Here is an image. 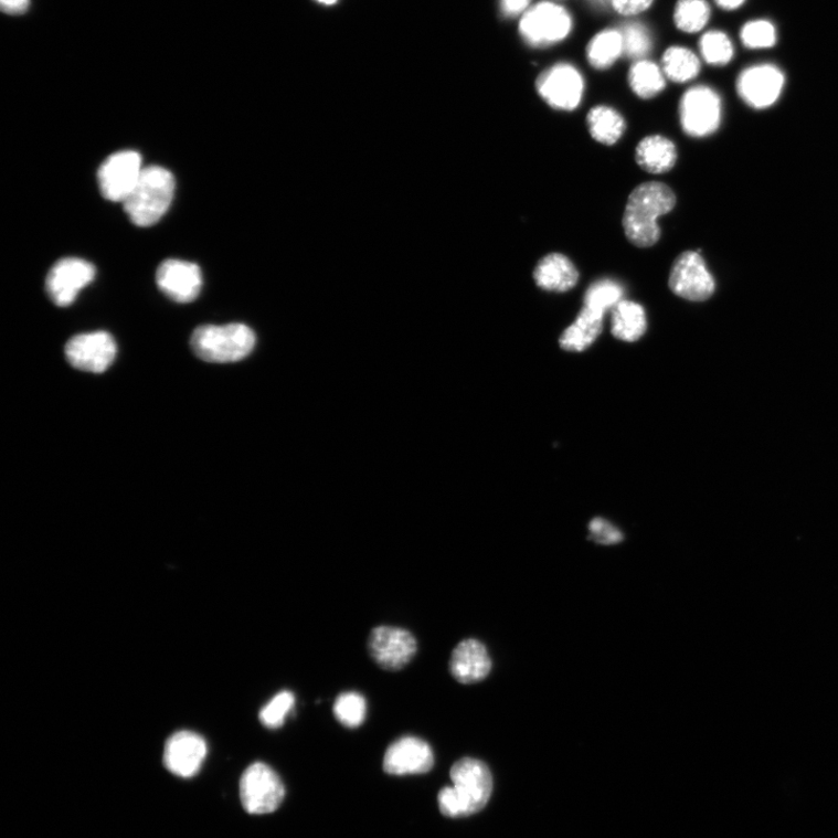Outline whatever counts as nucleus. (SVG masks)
Listing matches in <instances>:
<instances>
[{
    "instance_id": "15",
    "label": "nucleus",
    "mask_w": 838,
    "mask_h": 838,
    "mask_svg": "<svg viewBox=\"0 0 838 838\" xmlns=\"http://www.w3.org/2000/svg\"><path fill=\"white\" fill-rule=\"evenodd\" d=\"M206 754L205 740L197 733L182 730V732L168 739L163 752V763L173 775L191 778L198 775Z\"/></svg>"
},
{
    "instance_id": "24",
    "label": "nucleus",
    "mask_w": 838,
    "mask_h": 838,
    "mask_svg": "<svg viewBox=\"0 0 838 838\" xmlns=\"http://www.w3.org/2000/svg\"><path fill=\"white\" fill-rule=\"evenodd\" d=\"M629 84L638 97L650 99L665 89V74L656 63L638 60L629 72Z\"/></svg>"
},
{
    "instance_id": "10",
    "label": "nucleus",
    "mask_w": 838,
    "mask_h": 838,
    "mask_svg": "<svg viewBox=\"0 0 838 838\" xmlns=\"http://www.w3.org/2000/svg\"><path fill=\"white\" fill-rule=\"evenodd\" d=\"M537 92L555 110L573 112L584 95V78L567 63H559L541 74Z\"/></svg>"
},
{
    "instance_id": "23",
    "label": "nucleus",
    "mask_w": 838,
    "mask_h": 838,
    "mask_svg": "<svg viewBox=\"0 0 838 838\" xmlns=\"http://www.w3.org/2000/svg\"><path fill=\"white\" fill-rule=\"evenodd\" d=\"M590 134L597 142L612 146L626 131V120L609 106L593 107L587 116Z\"/></svg>"
},
{
    "instance_id": "27",
    "label": "nucleus",
    "mask_w": 838,
    "mask_h": 838,
    "mask_svg": "<svg viewBox=\"0 0 838 838\" xmlns=\"http://www.w3.org/2000/svg\"><path fill=\"white\" fill-rule=\"evenodd\" d=\"M711 18V8L706 0H678L675 21L679 30L687 33L701 31Z\"/></svg>"
},
{
    "instance_id": "34",
    "label": "nucleus",
    "mask_w": 838,
    "mask_h": 838,
    "mask_svg": "<svg viewBox=\"0 0 838 838\" xmlns=\"http://www.w3.org/2000/svg\"><path fill=\"white\" fill-rule=\"evenodd\" d=\"M590 539L597 544L614 545L623 541L622 532L604 519H594L590 523Z\"/></svg>"
},
{
    "instance_id": "25",
    "label": "nucleus",
    "mask_w": 838,
    "mask_h": 838,
    "mask_svg": "<svg viewBox=\"0 0 838 838\" xmlns=\"http://www.w3.org/2000/svg\"><path fill=\"white\" fill-rule=\"evenodd\" d=\"M623 38L620 31L606 30L593 38L587 47V57L596 70H606L622 55Z\"/></svg>"
},
{
    "instance_id": "26",
    "label": "nucleus",
    "mask_w": 838,
    "mask_h": 838,
    "mask_svg": "<svg viewBox=\"0 0 838 838\" xmlns=\"http://www.w3.org/2000/svg\"><path fill=\"white\" fill-rule=\"evenodd\" d=\"M700 61L690 50L671 47L662 56V72L666 77L676 82H689L700 73Z\"/></svg>"
},
{
    "instance_id": "18",
    "label": "nucleus",
    "mask_w": 838,
    "mask_h": 838,
    "mask_svg": "<svg viewBox=\"0 0 838 838\" xmlns=\"http://www.w3.org/2000/svg\"><path fill=\"white\" fill-rule=\"evenodd\" d=\"M491 670V659L484 644L465 639L458 644L449 659V671L462 683L484 680Z\"/></svg>"
},
{
    "instance_id": "32",
    "label": "nucleus",
    "mask_w": 838,
    "mask_h": 838,
    "mask_svg": "<svg viewBox=\"0 0 838 838\" xmlns=\"http://www.w3.org/2000/svg\"><path fill=\"white\" fill-rule=\"evenodd\" d=\"M625 54L632 59L646 56L653 46L650 32L640 23H629L620 31Z\"/></svg>"
},
{
    "instance_id": "3",
    "label": "nucleus",
    "mask_w": 838,
    "mask_h": 838,
    "mask_svg": "<svg viewBox=\"0 0 838 838\" xmlns=\"http://www.w3.org/2000/svg\"><path fill=\"white\" fill-rule=\"evenodd\" d=\"M176 187V178L168 169L145 167L130 197L123 203L128 219L140 227L157 224L173 202Z\"/></svg>"
},
{
    "instance_id": "13",
    "label": "nucleus",
    "mask_w": 838,
    "mask_h": 838,
    "mask_svg": "<svg viewBox=\"0 0 838 838\" xmlns=\"http://www.w3.org/2000/svg\"><path fill=\"white\" fill-rule=\"evenodd\" d=\"M369 649L382 669L399 671L410 664L417 653V640L412 633L396 627H378L369 638Z\"/></svg>"
},
{
    "instance_id": "30",
    "label": "nucleus",
    "mask_w": 838,
    "mask_h": 838,
    "mask_svg": "<svg viewBox=\"0 0 838 838\" xmlns=\"http://www.w3.org/2000/svg\"><path fill=\"white\" fill-rule=\"evenodd\" d=\"M700 50L706 62L714 64V66H723L734 56L732 41L726 34L719 31L706 33L700 41Z\"/></svg>"
},
{
    "instance_id": "12",
    "label": "nucleus",
    "mask_w": 838,
    "mask_h": 838,
    "mask_svg": "<svg viewBox=\"0 0 838 838\" xmlns=\"http://www.w3.org/2000/svg\"><path fill=\"white\" fill-rule=\"evenodd\" d=\"M116 356L117 343L104 331L75 336L66 347L72 367L83 372L103 373L112 367Z\"/></svg>"
},
{
    "instance_id": "35",
    "label": "nucleus",
    "mask_w": 838,
    "mask_h": 838,
    "mask_svg": "<svg viewBox=\"0 0 838 838\" xmlns=\"http://www.w3.org/2000/svg\"><path fill=\"white\" fill-rule=\"evenodd\" d=\"M613 8L623 15H636L648 10L654 0H611Z\"/></svg>"
},
{
    "instance_id": "31",
    "label": "nucleus",
    "mask_w": 838,
    "mask_h": 838,
    "mask_svg": "<svg viewBox=\"0 0 838 838\" xmlns=\"http://www.w3.org/2000/svg\"><path fill=\"white\" fill-rule=\"evenodd\" d=\"M741 40L747 49H770L776 45V28L766 20L750 21L741 31Z\"/></svg>"
},
{
    "instance_id": "21",
    "label": "nucleus",
    "mask_w": 838,
    "mask_h": 838,
    "mask_svg": "<svg viewBox=\"0 0 838 838\" xmlns=\"http://www.w3.org/2000/svg\"><path fill=\"white\" fill-rule=\"evenodd\" d=\"M604 314L588 307L583 308L574 323L561 337V347L569 352L587 350L604 329Z\"/></svg>"
},
{
    "instance_id": "22",
    "label": "nucleus",
    "mask_w": 838,
    "mask_h": 838,
    "mask_svg": "<svg viewBox=\"0 0 838 838\" xmlns=\"http://www.w3.org/2000/svg\"><path fill=\"white\" fill-rule=\"evenodd\" d=\"M648 328L646 310L632 300H620L614 308L612 333L615 338L634 342L646 333Z\"/></svg>"
},
{
    "instance_id": "16",
    "label": "nucleus",
    "mask_w": 838,
    "mask_h": 838,
    "mask_svg": "<svg viewBox=\"0 0 838 838\" xmlns=\"http://www.w3.org/2000/svg\"><path fill=\"white\" fill-rule=\"evenodd\" d=\"M432 746L418 738L399 739L385 751L383 768L394 776L418 775L434 767Z\"/></svg>"
},
{
    "instance_id": "37",
    "label": "nucleus",
    "mask_w": 838,
    "mask_h": 838,
    "mask_svg": "<svg viewBox=\"0 0 838 838\" xmlns=\"http://www.w3.org/2000/svg\"><path fill=\"white\" fill-rule=\"evenodd\" d=\"M530 0H501V11L506 17H516L524 12Z\"/></svg>"
},
{
    "instance_id": "38",
    "label": "nucleus",
    "mask_w": 838,
    "mask_h": 838,
    "mask_svg": "<svg viewBox=\"0 0 838 838\" xmlns=\"http://www.w3.org/2000/svg\"><path fill=\"white\" fill-rule=\"evenodd\" d=\"M715 2L723 10H736L743 6L745 0H715Z\"/></svg>"
},
{
    "instance_id": "29",
    "label": "nucleus",
    "mask_w": 838,
    "mask_h": 838,
    "mask_svg": "<svg viewBox=\"0 0 838 838\" xmlns=\"http://www.w3.org/2000/svg\"><path fill=\"white\" fill-rule=\"evenodd\" d=\"M367 700L357 692L340 694L335 702L333 713L336 719L346 726L357 728L367 718Z\"/></svg>"
},
{
    "instance_id": "36",
    "label": "nucleus",
    "mask_w": 838,
    "mask_h": 838,
    "mask_svg": "<svg viewBox=\"0 0 838 838\" xmlns=\"http://www.w3.org/2000/svg\"><path fill=\"white\" fill-rule=\"evenodd\" d=\"M31 0H0V8L9 15H21L29 11Z\"/></svg>"
},
{
    "instance_id": "39",
    "label": "nucleus",
    "mask_w": 838,
    "mask_h": 838,
    "mask_svg": "<svg viewBox=\"0 0 838 838\" xmlns=\"http://www.w3.org/2000/svg\"><path fill=\"white\" fill-rule=\"evenodd\" d=\"M317 2L326 6H333L337 3V0H317Z\"/></svg>"
},
{
    "instance_id": "28",
    "label": "nucleus",
    "mask_w": 838,
    "mask_h": 838,
    "mask_svg": "<svg viewBox=\"0 0 838 838\" xmlns=\"http://www.w3.org/2000/svg\"><path fill=\"white\" fill-rule=\"evenodd\" d=\"M623 288L612 279H601L594 283L586 291L585 307L601 314H606L623 300Z\"/></svg>"
},
{
    "instance_id": "20",
    "label": "nucleus",
    "mask_w": 838,
    "mask_h": 838,
    "mask_svg": "<svg viewBox=\"0 0 838 838\" xmlns=\"http://www.w3.org/2000/svg\"><path fill=\"white\" fill-rule=\"evenodd\" d=\"M676 145L662 136H650L636 147V162L650 174H665L677 162Z\"/></svg>"
},
{
    "instance_id": "2",
    "label": "nucleus",
    "mask_w": 838,
    "mask_h": 838,
    "mask_svg": "<svg viewBox=\"0 0 838 838\" xmlns=\"http://www.w3.org/2000/svg\"><path fill=\"white\" fill-rule=\"evenodd\" d=\"M453 787L438 794V805L447 818H462L480 812L489 802L492 778L488 766L475 759H463L450 768Z\"/></svg>"
},
{
    "instance_id": "7",
    "label": "nucleus",
    "mask_w": 838,
    "mask_h": 838,
    "mask_svg": "<svg viewBox=\"0 0 838 838\" xmlns=\"http://www.w3.org/2000/svg\"><path fill=\"white\" fill-rule=\"evenodd\" d=\"M572 30V18L561 6L543 2L527 11L520 32L529 45L541 47L564 40Z\"/></svg>"
},
{
    "instance_id": "5",
    "label": "nucleus",
    "mask_w": 838,
    "mask_h": 838,
    "mask_svg": "<svg viewBox=\"0 0 838 838\" xmlns=\"http://www.w3.org/2000/svg\"><path fill=\"white\" fill-rule=\"evenodd\" d=\"M282 778L265 763H254L243 773L241 799L245 810L253 815L275 812L285 799Z\"/></svg>"
},
{
    "instance_id": "17",
    "label": "nucleus",
    "mask_w": 838,
    "mask_h": 838,
    "mask_svg": "<svg viewBox=\"0 0 838 838\" xmlns=\"http://www.w3.org/2000/svg\"><path fill=\"white\" fill-rule=\"evenodd\" d=\"M157 284L176 303L190 304L202 290L203 276L201 268L195 264L169 259L158 268Z\"/></svg>"
},
{
    "instance_id": "1",
    "label": "nucleus",
    "mask_w": 838,
    "mask_h": 838,
    "mask_svg": "<svg viewBox=\"0 0 838 838\" xmlns=\"http://www.w3.org/2000/svg\"><path fill=\"white\" fill-rule=\"evenodd\" d=\"M677 203L673 190L660 182H647L638 185L632 193L623 216L628 241L639 247L648 248L660 238L658 219L671 212Z\"/></svg>"
},
{
    "instance_id": "4",
    "label": "nucleus",
    "mask_w": 838,
    "mask_h": 838,
    "mask_svg": "<svg viewBox=\"0 0 838 838\" xmlns=\"http://www.w3.org/2000/svg\"><path fill=\"white\" fill-rule=\"evenodd\" d=\"M254 332L244 325L203 326L193 331L191 349L208 362H235L245 359L255 347Z\"/></svg>"
},
{
    "instance_id": "6",
    "label": "nucleus",
    "mask_w": 838,
    "mask_h": 838,
    "mask_svg": "<svg viewBox=\"0 0 838 838\" xmlns=\"http://www.w3.org/2000/svg\"><path fill=\"white\" fill-rule=\"evenodd\" d=\"M722 118V102L712 88L687 91L680 102V120L686 135L704 138L718 131Z\"/></svg>"
},
{
    "instance_id": "14",
    "label": "nucleus",
    "mask_w": 838,
    "mask_h": 838,
    "mask_svg": "<svg viewBox=\"0 0 838 838\" xmlns=\"http://www.w3.org/2000/svg\"><path fill=\"white\" fill-rule=\"evenodd\" d=\"M785 76L771 64H761L742 72L738 79V92L752 109L763 110L775 104L783 92Z\"/></svg>"
},
{
    "instance_id": "9",
    "label": "nucleus",
    "mask_w": 838,
    "mask_h": 838,
    "mask_svg": "<svg viewBox=\"0 0 838 838\" xmlns=\"http://www.w3.org/2000/svg\"><path fill=\"white\" fill-rule=\"evenodd\" d=\"M670 289L691 303H703L715 293V279L707 268L703 257L694 251L680 254L669 278Z\"/></svg>"
},
{
    "instance_id": "19",
    "label": "nucleus",
    "mask_w": 838,
    "mask_h": 838,
    "mask_svg": "<svg viewBox=\"0 0 838 838\" xmlns=\"http://www.w3.org/2000/svg\"><path fill=\"white\" fill-rule=\"evenodd\" d=\"M533 279L535 285L543 290L565 293L576 286L579 272L566 255L550 253L537 264Z\"/></svg>"
},
{
    "instance_id": "33",
    "label": "nucleus",
    "mask_w": 838,
    "mask_h": 838,
    "mask_svg": "<svg viewBox=\"0 0 838 838\" xmlns=\"http://www.w3.org/2000/svg\"><path fill=\"white\" fill-rule=\"evenodd\" d=\"M295 697L290 691L276 694L261 711L262 723L271 729L283 726L293 711Z\"/></svg>"
},
{
    "instance_id": "11",
    "label": "nucleus",
    "mask_w": 838,
    "mask_h": 838,
    "mask_svg": "<svg viewBox=\"0 0 838 838\" xmlns=\"http://www.w3.org/2000/svg\"><path fill=\"white\" fill-rule=\"evenodd\" d=\"M95 267L78 257H64L50 271L46 289L54 305L68 307L75 303L79 291L95 278Z\"/></svg>"
},
{
    "instance_id": "8",
    "label": "nucleus",
    "mask_w": 838,
    "mask_h": 838,
    "mask_svg": "<svg viewBox=\"0 0 838 838\" xmlns=\"http://www.w3.org/2000/svg\"><path fill=\"white\" fill-rule=\"evenodd\" d=\"M144 169L141 157L135 150H120L107 158L97 174L104 199L124 203L137 185Z\"/></svg>"
}]
</instances>
